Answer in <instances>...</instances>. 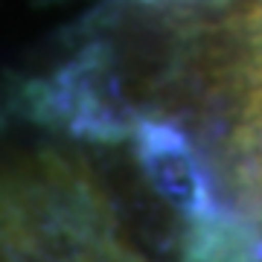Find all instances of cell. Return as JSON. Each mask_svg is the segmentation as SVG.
I'll return each mask as SVG.
<instances>
[{
	"instance_id": "cell-3",
	"label": "cell",
	"mask_w": 262,
	"mask_h": 262,
	"mask_svg": "<svg viewBox=\"0 0 262 262\" xmlns=\"http://www.w3.org/2000/svg\"><path fill=\"white\" fill-rule=\"evenodd\" d=\"M0 262H44L35 253H29L24 245H18L12 236H6L0 230Z\"/></svg>"
},
{
	"instance_id": "cell-2",
	"label": "cell",
	"mask_w": 262,
	"mask_h": 262,
	"mask_svg": "<svg viewBox=\"0 0 262 262\" xmlns=\"http://www.w3.org/2000/svg\"><path fill=\"white\" fill-rule=\"evenodd\" d=\"M131 146L146 187L172 207L184 225L230 219L215 169L181 122L146 114L134 125Z\"/></svg>"
},
{
	"instance_id": "cell-1",
	"label": "cell",
	"mask_w": 262,
	"mask_h": 262,
	"mask_svg": "<svg viewBox=\"0 0 262 262\" xmlns=\"http://www.w3.org/2000/svg\"><path fill=\"white\" fill-rule=\"evenodd\" d=\"M29 120L94 143L131 140L140 120L122 88L111 47L99 35L84 41L64 64L20 91Z\"/></svg>"
},
{
	"instance_id": "cell-4",
	"label": "cell",
	"mask_w": 262,
	"mask_h": 262,
	"mask_svg": "<svg viewBox=\"0 0 262 262\" xmlns=\"http://www.w3.org/2000/svg\"><path fill=\"white\" fill-rule=\"evenodd\" d=\"M140 3H160V0H140Z\"/></svg>"
}]
</instances>
